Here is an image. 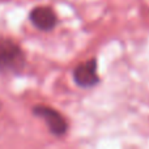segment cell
<instances>
[{"mask_svg": "<svg viewBox=\"0 0 149 149\" xmlns=\"http://www.w3.org/2000/svg\"><path fill=\"white\" fill-rule=\"evenodd\" d=\"M73 80L80 88H93L100 82L97 74V59H92L77 64L73 70Z\"/></svg>", "mask_w": 149, "mask_h": 149, "instance_id": "cell-3", "label": "cell"}, {"mask_svg": "<svg viewBox=\"0 0 149 149\" xmlns=\"http://www.w3.org/2000/svg\"><path fill=\"white\" fill-rule=\"evenodd\" d=\"M0 106H1V105H0Z\"/></svg>", "mask_w": 149, "mask_h": 149, "instance_id": "cell-5", "label": "cell"}, {"mask_svg": "<svg viewBox=\"0 0 149 149\" xmlns=\"http://www.w3.org/2000/svg\"><path fill=\"white\" fill-rule=\"evenodd\" d=\"M33 114L46 122L47 128L54 136H63L67 134L68 123L59 111L54 110L50 106L37 105L33 107Z\"/></svg>", "mask_w": 149, "mask_h": 149, "instance_id": "cell-2", "label": "cell"}, {"mask_svg": "<svg viewBox=\"0 0 149 149\" xmlns=\"http://www.w3.org/2000/svg\"><path fill=\"white\" fill-rule=\"evenodd\" d=\"M31 24L42 31H50L56 26L58 17L50 7H36L30 12Z\"/></svg>", "mask_w": 149, "mask_h": 149, "instance_id": "cell-4", "label": "cell"}, {"mask_svg": "<svg viewBox=\"0 0 149 149\" xmlns=\"http://www.w3.org/2000/svg\"><path fill=\"white\" fill-rule=\"evenodd\" d=\"M25 65L24 51L13 39L0 36V72H18Z\"/></svg>", "mask_w": 149, "mask_h": 149, "instance_id": "cell-1", "label": "cell"}]
</instances>
